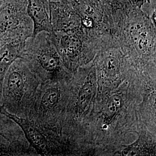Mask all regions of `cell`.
I'll use <instances>...</instances> for the list:
<instances>
[{
	"instance_id": "obj_1",
	"label": "cell",
	"mask_w": 156,
	"mask_h": 156,
	"mask_svg": "<svg viewBox=\"0 0 156 156\" xmlns=\"http://www.w3.org/2000/svg\"><path fill=\"white\" fill-rule=\"evenodd\" d=\"M41 83L22 58H17L8 68L3 80V108L12 115L27 117L34 95Z\"/></svg>"
},
{
	"instance_id": "obj_2",
	"label": "cell",
	"mask_w": 156,
	"mask_h": 156,
	"mask_svg": "<svg viewBox=\"0 0 156 156\" xmlns=\"http://www.w3.org/2000/svg\"><path fill=\"white\" fill-rule=\"evenodd\" d=\"M21 58L41 82L53 81L63 62L50 34L46 32L27 39Z\"/></svg>"
},
{
	"instance_id": "obj_3",
	"label": "cell",
	"mask_w": 156,
	"mask_h": 156,
	"mask_svg": "<svg viewBox=\"0 0 156 156\" xmlns=\"http://www.w3.org/2000/svg\"><path fill=\"white\" fill-rule=\"evenodd\" d=\"M33 23L27 0H2L0 6V36L26 41L32 37Z\"/></svg>"
},
{
	"instance_id": "obj_4",
	"label": "cell",
	"mask_w": 156,
	"mask_h": 156,
	"mask_svg": "<svg viewBox=\"0 0 156 156\" xmlns=\"http://www.w3.org/2000/svg\"><path fill=\"white\" fill-rule=\"evenodd\" d=\"M0 112L11 118L20 127L28 144L37 154L49 156L54 153L55 145L49 129L40 126L27 117L12 115L6 111L3 106Z\"/></svg>"
},
{
	"instance_id": "obj_5",
	"label": "cell",
	"mask_w": 156,
	"mask_h": 156,
	"mask_svg": "<svg viewBox=\"0 0 156 156\" xmlns=\"http://www.w3.org/2000/svg\"><path fill=\"white\" fill-rule=\"evenodd\" d=\"M26 41L0 36V109L2 105V87L6 73L12 64L24 53Z\"/></svg>"
},
{
	"instance_id": "obj_6",
	"label": "cell",
	"mask_w": 156,
	"mask_h": 156,
	"mask_svg": "<svg viewBox=\"0 0 156 156\" xmlns=\"http://www.w3.org/2000/svg\"><path fill=\"white\" fill-rule=\"evenodd\" d=\"M27 12L33 23L32 37L42 32L51 34L53 27L50 18L49 0H27Z\"/></svg>"
},
{
	"instance_id": "obj_7",
	"label": "cell",
	"mask_w": 156,
	"mask_h": 156,
	"mask_svg": "<svg viewBox=\"0 0 156 156\" xmlns=\"http://www.w3.org/2000/svg\"><path fill=\"white\" fill-rule=\"evenodd\" d=\"M97 84L95 72L90 73L78 91L76 107L78 112L84 113L89 109L96 94Z\"/></svg>"
},
{
	"instance_id": "obj_8",
	"label": "cell",
	"mask_w": 156,
	"mask_h": 156,
	"mask_svg": "<svg viewBox=\"0 0 156 156\" xmlns=\"http://www.w3.org/2000/svg\"><path fill=\"white\" fill-rule=\"evenodd\" d=\"M0 135L13 141H26L21 128L11 118L0 112Z\"/></svg>"
},
{
	"instance_id": "obj_9",
	"label": "cell",
	"mask_w": 156,
	"mask_h": 156,
	"mask_svg": "<svg viewBox=\"0 0 156 156\" xmlns=\"http://www.w3.org/2000/svg\"><path fill=\"white\" fill-rule=\"evenodd\" d=\"M117 1L125 11L140 9L149 16L156 19V0H117Z\"/></svg>"
},
{
	"instance_id": "obj_10",
	"label": "cell",
	"mask_w": 156,
	"mask_h": 156,
	"mask_svg": "<svg viewBox=\"0 0 156 156\" xmlns=\"http://www.w3.org/2000/svg\"><path fill=\"white\" fill-rule=\"evenodd\" d=\"M123 104V98L120 95H112L108 99L103 108L102 116L104 124H108L111 123L112 120L122 109Z\"/></svg>"
},
{
	"instance_id": "obj_11",
	"label": "cell",
	"mask_w": 156,
	"mask_h": 156,
	"mask_svg": "<svg viewBox=\"0 0 156 156\" xmlns=\"http://www.w3.org/2000/svg\"><path fill=\"white\" fill-rule=\"evenodd\" d=\"M120 154L122 156H139L145 155V153L137 141L134 144L126 146L123 151L120 152Z\"/></svg>"
},
{
	"instance_id": "obj_12",
	"label": "cell",
	"mask_w": 156,
	"mask_h": 156,
	"mask_svg": "<svg viewBox=\"0 0 156 156\" xmlns=\"http://www.w3.org/2000/svg\"><path fill=\"white\" fill-rule=\"evenodd\" d=\"M51 1H64V2H70L72 1L73 0H49Z\"/></svg>"
},
{
	"instance_id": "obj_13",
	"label": "cell",
	"mask_w": 156,
	"mask_h": 156,
	"mask_svg": "<svg viewBox=\"0 0 156 156\" xmlns=\"http://www.w3.org/2000/svg\"><path fill=\"white\" fill-rule=\"evenodd\" d=\"M2 0H0V6H1V4H2Z\"/></svg>"
}]
</instances>
